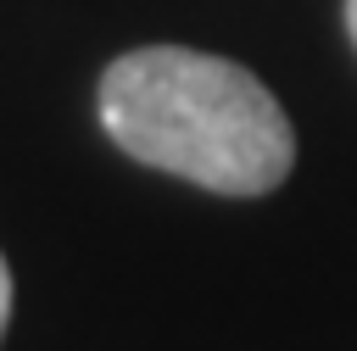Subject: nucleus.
Returning a JSON list of instances; mask_svg holds the SVG:
<instances>
[{
	"label": "nucleus",
	"mask_w": 357,
	"mask_h": 351,
	"mask_svg": "<svg viewBox=\"0 0 357 351\" xmlns=\"http://www.w3.org/2000/svg\"><path fill=\"white\" fill-rule=\"evenodd\" d=\"M100 123L134 162L218 195H262L296 162L279 100L245 67L178 45L117 56L100 78Z\"/></svg>",
	"instance_id": "1"
},
{
	"label": "nucleus",
	"mask_w": 357,
	"mask_h": 351,
	"mask_svg": "<svg viewBox=\"0 0 357 351\" xmlns=\"http://www.w3.org/2000/svg\"><path fill=\"white\" fill-rule=\"evenodd\" d=\"M6 318H11V267L0 256V334H6Z\"/></svg>",
	"instance_id": "2"
},
{
	"label": "nucleus",
	"mask_w": 357,
	"mask_h": 351,
	"mask_svg": "<svg viewBox=\"0 0 357 351\" xmlns=\"http://www.w3.org/2000/svg\"><path fill=\"white\" fill-rule=\"evenodd\" d=\"M346 28H351V45H357V0H346Z\"/></svg>",
	"instance_id": "3"
}]
</instances>
